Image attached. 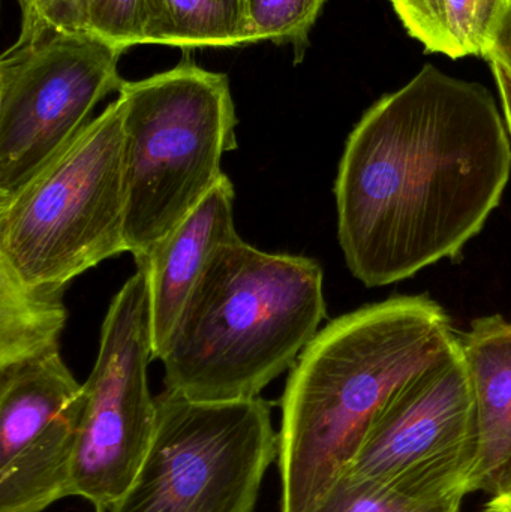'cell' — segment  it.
<instances>
[{
	"instance_id": "6da1fadb",
	"label": "cell",
	"mask_w": 511,
	"mask_h": 512,
	"mask_svg": "<svg viewBox=\"0 0 511 512\" xmlns=\"http://www.w3.org/2000/svg\"><path fill=\"white\" fill-rule=\"evenodd\" d=\"M511 138L492 93L434 65L359 120L335 182L351 274L392 285L455 258L500 206Z\"/></svg>"
},
{
	"instance_id": "7a4b0ae2",
	"label": "cell",
	"mask_w": 511,
	"mask_h": 512,
	"mask_svg": "<svg viewBox=\"0 0 511 512\" xmlns=\"http://www.w3.org/2000/svg\"><path fill=\"white\" fill-rule=\"evenodd\" d=\"M458 342L446 310L428 295L387 298L318 331L282 396L281 512L314 511L390 403Z\"/></svg>"
},
{
	"instance_id": "3957f363",
	"label": "cell",
	"mask_w": 511,
	"mask_h": 512,
	"mask_svg": "<svg viewBox=\"0 0 511 512\" xmlns=\"http://www.w3.org/2000/svg\"><path fill=\"white\" fill-rule=\"evenodd\" d=\"M323 280L306 256L269 254L242 237L222 246L162 355L165 390L197 402L260 397L320 331Z\"/></svg>"
},
{
	"instance_id": "277c9868",
	"label": "cell",
	"mask_w": 511,
	"mask_h": 512,
	"mask_svg": "<svg viewBox=\"0 0 511 512\" xmlns=\"http://www.w3.org/2000/svg\"><path fill=\"white\" fill-rule=\"evenodd\" d=\"M125 237L135 262L146 258L224 177L239 123L230 80L185 60L144 80L125 81Z\"/></svg>"
},
{
	"instance_id": "5b68a950",
	"label": "cell",
	"mask_w": 511,
	"mask_h": 512,
	"mask_svg": "<svg viewBox=\"0 0 511 512\" xmlns=\"http://www.w3.org/2000/svg\"><path fill=\"white\" fill-rule=\"evenodd\" d=\"M125 224L117 98L38 176L0 201V273L30 291L63 294L75 277L128 252Z\"/></svg>"
},
{
	"instance_id": "8992f818",
	"label": "cell",
	"mask_w": 511,
	"mask_h": 512,
	"mask_svg": "<svg viewBox=\"0 0 511 512\" xmlns=\"http://www.w3.org/2000/svg\"><path fill=\"white\" fill-rule=\"evenodd\" d=\"M149 453L107 512H254L278 459L272 406L197 402L164 390Z\"/></svg>"
},
{
	"instance_id": "52a82bcc",
	"label": "cell",
	"mask_w": 511,
	"mask_h": 512,
	"mask_svg": "<svg viewBox=\"0 0 511 512\" xmlns=\"http://www.w3.org/2000/svg\"><path fill=\"white\" fill-rule=\"evenodd\" d=\"M125 50L92 33L15 41L0 59V201L65 152L96 105L122 89Z\"/></svg>"
},
{
	"instance_id": "ba28073f",
	"label": "cell",
	"mask_w": 511,
	"mask_h": 512,
	"mask_svg": "<svg viewBox=\"0 0 511 512\" xmlns=\"http://www.w3.org/2000/svg\"><path fill=\"white\" fill-rule=\"evenodd\" d=\"M152 360L149 282L137 267L111 301L84 382L71 496L95 512H107L122 498L149 453L158 418L147 381Z\"/></svg>"
},
{
	"instance_id": "9c48e42d",
	"label": "cell",
	"mask_w": 511,
	"mask_h": 512,
	"mask_svg": "<svg viewBox=\"0 0 511 512\" xmlns=\"http://www.w3.org/2000/svg\"><path fill=\"white\" fill-rule=\"evenodd\" d=\"M476 457L473 393L459 337L390 403L347 474L416 498H465Z\"/></svg>"
},
{
	"instance_id": "30bf717a",
	"label": "cell",
	"mask_w": 511,
	"mask_h": 512,
	"mask_svg": "<svg viewBox=\"0 0 511 512\" xmlns=\"http://www.w3.org/2000/svg\"><path fill=\"white\" fill-rule=\"evenodd\" d=\"M84 384L60 349L0 366V512H42L71 496Z\"/></svg>"
},
{
	"instance_id": "8fae6325",
	"label": "cell",
	"mask_w": 511,
	"mask_h": 512,
	"mask_svg": "<svg viewBox=\"0 0 511 512\" xmlns=\"http://www.w3.org/2000/svg\"><path fill=\"white\" fill-rule=\"evenodd\" d=\"M234 188L218 185L146 258L137 261L149 282L153 360H161L174 327L218 249L240 239L234 225Z\"/></svg>"
},
{
	"instance_id": "7c38bea8",
	"label": "cell",
	"mask_w": 511,
	"mask_h": 512,
	"mask_svg": "<svg viewBox=\"0 0 511 512\" xmlns=\"http://www.w3.org/2000/svg\"><path fill=\"white\" fill-rule=\"evenodd\" d=\"M459 337L476 420L470 493L495 496L511 484V321L503 315L482 316Z\"/></svg>"
},
{
	"instance_id": "4fadbf2b",
	"label": "cell",
	"mask_w": 511,
	"mask_h": 512,
	"mask_svg": "<svg viewBox=\"0 0 511 512\" xmlns=\"http://www.w3.org/2000/svg\"><path fill=\"white\" fill-rule=\"evenodd\" d=\"M147 44L189 53L254 42L243 0H149Z\"/></svg>"
},
{
	"instance_id": "5bb4252c",
	"label": "cell",
	"mask_w": 511,
	"mask_h": 512,
	"mask_svg": "<svg viewBox=\"0 0 511 512\" xmlns=\"http://www.w3.org/2000/svg\"><path fill=\"white\" fill-rule=\"evenodd\" d=\"M411 38L450 59L485 57L501 0H389Z\"/></svg>"
},
{
	"instance_id": "9a60e30c",
	"label": "cell",
	"mask_w": 511,
	"mask_h": 512,
	"mask_svg": "<svg viewBox=\"0 0 511 512\" xmlns=\"http://www.w3.org/2000/svg\"><path fill=\"white\" fill-rule=\"evenodd\" d=\"M63 294L30 291L0 273V366L60 349Z\"/></svg>"
},
{
	"instance_id": "2e32d148",
	"label": "cell",
	"mask_w": 511,
	"mask_h": 512,
	"mask_svg": "<svg viewBox=\"0 0 511 512\" xmlns=\"http://www.w3.org/2000/svg\"><path fill=\"white\" fill-rule=\"evenodd\" d=\"M462 501L416 498L347 474L312 512H461Z\"/></svg>"
},
{
	"instance_id": "e0dca14e",
	"label": "cell",
	"mask_w": 511,
	"mask_h": 512,
	"mask_svg": "<svg viewBox=\"0 0 511 512\" xmlns=\"http://www.w3.org/2000/svg\"><path fill=\"white\" fill-rule=\"evenodd\" d=\"M252 42L290 45L297 62L309 45V33L326 0H243Z\"/></svg>"
},
{
	"instance_id": "ac0fdd59",
	"label": "cell",
	"mask_w": 511,
	"mask_h": 512,
	"mask_svg": "<svg viewBox=\"0 0 511 512\" xmlns=\"http://www.w3.org/2000/svg\"><path fill=\"white\" fill-rule=\"evenodd\" d=\"M87 27L92 35L128 51L147 44L149 0H86Z\"/></svg>"
},
{
	"instance_id": "d6986e66",
	"label": "cell",
	"mask_w": 511,
	"mask_h": 512,
	"mask_svg": "<svg viewBox=\"0 0 511 512\" xmlns=\"http://www.w3.org/2000/svg\"><path fill=\"white\" fill-rule=\"evenodd\" d=\"M20 33L17 41L39 38L48 32L90 33L86 0H17Z\"/></svg>"
},
{
	"instance_id": "ffe728a7",
	"label": "cell",
	"mask_w": 511,
	"mask_h": 512,
	"mask_svg": "<svg viewBox=\"0 0 511 512\" xmlns=\"http://www.w3.org/2000/svg\"><path fill=\"white\" fill-rule=\"evenodd\" d=\"M485 59L498 60L511 74V0H501L489 33Z\"/></svg>"
},
{
	"instance_id": "44dd1931",
	"label": "cell",
	"mask_w": 511,
	"mask_h": 512,
	"mask_svg": "<svg viewBox=\"0 0 511 512\" xmlns=\"http://www.w3.org/2000/svg\"><path fill=\"white\" fill-rule=\"evenodd\" d=\"M491 65L492 74H494L495 83L500 90L501 104H503V113L506 117L507 128H509L511 138V74L506 66L501 65L498 60L488 59Z\"/></svg>"
},
{
	"instance_id": "7402d4cb",
	"label": "cell",
	"mask_w": 511,
	"mask_h": 512,
	"mask_svg": "<svg viewBox=\"0 0 511 512\" xmlns=\"http://www.w3.org/2000/svg\"><path fill=\"white\" fill-rule=\"evenodd\" d=\"M485 512H511V484L503 492L492 496Z\"/></svg>"
}]
</instances>
